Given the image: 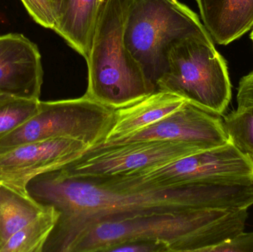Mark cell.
Listing matches in <instances>:
<instances>
[{
  "label": "cell",
  "mask_w": 253,
  "mask_h": 252,
  "mask_svg": "<svg viewBox=\"0 0 253 252\" xmlns=\"http://www.w3.org/2000/svg\"><path fill=\"white\" fill-rule=\"evenodd\" d=\"M26 192L39 204L59 213L42 252H70L84 232L103 222L184 210H248L253 204V185L245 180L120 186L72 177L60 168L33 179Z\"/></svg>",
  "instance_id": "cell-1"
},
{
  "label": "cell",
  "mask_w": 253,
  "mask_h": 252,
  "mask_svg": "<svg viewBox=\"0 0 253 252\" xmlns=\"http://www.w3.org/2000/svg\"><path fill=\"white\" fill-rule=\"evenodd\" d=\"M248 210H190L135 216L95 225L70 252H110L135 241L156 243L168 252H209L244 232Z\"/></svg>",
  "instance_id": "cell-2"
},
{
  "label": "cell",
  "mask_w": 253,
  "mask_h": 252,
  "mask_svg": "<svg viewBox=\"0 0 253 252\" xmlns=\"http://www.w3.org/2000/svg\"><path fill=\"white\" fill-rule=\"evenodd\" d=\"M127 0H103L99 6L87 59L88 84L84 96L117 109L156 91L124 40Z\"/></svg>",
  "instance_id": "cell-3"
},
{
  "label": "cell",
  "mask_w": 253,
  "mask_h": 252,
  "mask_svg": "<svg viewBox=\"0 0 253 252\" xmlns=\"http://www.w3.org/2000/svg\"><path fill=\"white\" fill-rule=\"evenodd\" d=\"M193 36L212 38L199 16L178 0H127L125 43L156 90L169 50Z\"/></svg>",
  "instance_id": "cell-4"
},
{
  "label": "cell",
  "mask_w": 253,
  "mask_h": 252,
  "mask_svg": "<svg viewBox=\"0 0 253 252\" xmlns=\"http://www.w3.org/2000/svg\"><path fill=\"white\" fill-rule=\"evenodd\" d=\"M156 90L173 93L204 110L222 115L231 101L232 85L225 59L212 38L189 37L175 44Z\"/></svg>",
  "instance_id": "cell-5"
},
{
  "label": "cell",
  "mask_w": 253,
  "mask_h": 252,
  "mask_svg": "<svg viewBox=\"0 0 253 252\" xmlns=\"http://www.w3.org/2000/svg\"><path fill=\"white\" fill-rule=\"evenodd\" d=\"M116 109L86 96L42 102L38 111L13 131L0 136V154L25 144L66 138L89 147L106 140L115 121Z\"/></svg>",
  "instance_id": "cell-6"
},
{
  "label": "cell",
  "mask_w": 253,
  "mask_h": 252,
  "mask_svg": "<svg viewBox=\"0 0 253 252\" xmlns=\"http://www.w3.org/2000/svg\"><path fill=\"white\" fill-rule=\"evenodd\" d=\"M98 179L110 184L153 186H174L221 179L253 180V162L229 142L164 165Z\"/></svg>",
  "instance_id": "cell-7"
},
{
  "label": "cell",
  "mask_w": 253,
  "mask_h": 252,
  "mask_svg": "<svg viewBox=\"0 0 253 252\" xmlns=\"http://www.w3.org/2000/svg\"><path fill=\"white\" fill-rule=\"evenodd\" d=\"M208 149L195 144L165 141L102 143L90 146L60 169L72 177H111L164 165Z\"/></svg>",
  "instance_id": "cell-8"
},
{
  "label": "cell",
  "mask_w": 253,
  "mask_h": 252,
  "mask_svg": "<svg viewBox=\"0 0 253 252\" xmlns=\"http://www.w3.org/2000/svg\"><path fill=\"white\" fill-rule=\"evenodd\" d=\"M89 146L66 138L25 144L0 154V183L22 193L37 176L58 170L78 158Z\"/></svg>",
  "instance_id": "cell-9"
},
{
  "label": "cell",
  "mask_w": 253,
  "mask_h": 252,
  "mask_svg": "<svg viewBox=\"0 0 253 252\" xmlns=\"http://www.w3.org/2000/svg\"><path fill=\"white\" fill-rule=\"evenodd\" d=\"M146 141L184 142L212 149L226 144L230 139L220 115L186 102L177 110L154 124L103 144H115Z\"/></svg>",
  "instance_id": "cell-10"
},
{
  "label": "cell",
  "mask_w": 253,
  "mask_h": 252,
  "mask_svg": "<svg viewBox=\"0 0 253 252\" xmlns=\"http://www.w3.org/2000/svg\"><path fill=\"white\" fill-rule=\"evenodd\" d=\"M42 83L37 44L22 34L0 36V93L40 99Z\"/></svg>",
  "instance_id": "cell-11"
},
{
  "label": "cell",
  "mask_w": 253,
  "mask_h": 252,
  "mask_svg": "<svg viewBox=\"0 0 253 252\" xmlns=\"http://www.w3.org/2000/svg\"><path fill=\"white\" fill-rule=\"evenodd\" d=\"M56 25L53 31L87 60L101 0H50Z\"/></svg>",
  "instance_id": "cell-12"
},
{
  "label": "cell",
  "mask_w": 253,
  "mask_h": 252,
  "mask_svg": "<svg viewBox=\"0 0 253 252\" xmlns=\"http://www.w3.org/2000/svg\"><path fill=\"white\" fill-rule=\"evenodd\" d=\"M204 26L214 41L227 45L253 27V0H196Z\"/></svg>",
  "instance_id": "cell-13"
},
{
  "label": "cell",
  "mask_w": 253,
  "mask_h": 252,
  "mask_svg": "<svg viewBox=\"0 0 253 252\" xmlns=\"http://www.w3.org/2000/svg\"><path fill=\"white\" fill-rule=\"evenodd\" d=\"M187 101L169 92L156 90L135 103L116 109L115 121L103 143L113 142L154 124Z\"/></svg>",
  "instance_id": "cell-14"
},
{
  "label": "cell",
  "mask_w": 253,
  "mask_h": 252,
  "mask_svg": "<svg viewBox=\"0 0 253 252\" xmlns=\"http://www.w3.org/2000/svg\"><path fill=\"white\" fill-rule=\"evenodd\" d=\"M28 194L0 183V252L10 237L48 209Z\"/></svg>",
  "instance_id": "cell-15"
},
{
  "label": "cell",
  "mask_w": 253,
  "mask_h": 252,
  "mask_svg": "<svg viewBox=\"0 0 253 252\" xmlns=\"http://www.w3.org/2000/svg\"><path fill=\"white\" fill-rule=\"evenodd\" d=\"M59 217V212L49 206L42 214L10 237L0 252H42Z\"/></svg>",
  "instance_id": "cell-16"
},
{
  "label": "cell",
  "mask_w": 253,
  "mask_h": 252,
  "mask_svg": "<svg viewBox=\"0 0 253 252\" xmlns=\"http://www.w3.org/2000/svg\"><path fill=\"white\" fill-rule=\"evenodd\" d=\"M40 103V99L0 93V136L13 131L35 115Z\"/></svg>",
  "instance_id": "cell-17"
},
{
  "label": "cell",
  "mask_w": 253,
  "mask_h": 252,
  "mask_svg": "<svg viewBox=\"0 0 253 252\" xmlns=\"http://www.w3.org/2000/svg\"><path fill=\"white\" fill-rule=\"evenodd\" d=\"M223 123L230 142L253 162V107L237 108Z\"/></svg>",
  "instance_id": "cell-18"
},
{
  "label": "cell",
  "mask_w": 253,
  "mask_h": 252,
  "mask_svg": "<svg viewBox=\"0 0 253 252\" xmlns=\"http://www.w3.org/2000/svg\"><path fill=\"white\" fill-rule=\"evenodd\" d=\"M39 25L49 29H54L56 25L54 15L52 10L50 0H21Z\"/></svg>",
  "instance_id": "cell-19"
},
{
  "label": "cell",
  "mask_w": 253,
  "mask_h": 252,
  "mask_svg": "<svg viewBox=\"0 0 253 252\" xmlns=\"http://www.w3.org/2000/svg\"><path fill=\"white\" fill-rule=\"evenodd\" d=\"M209 252H253V232H242L212 247Z\"/></svg>",
  "instance_id": "cell-20"
},
{
  "label": "cell",
  "mask_w": 253,
  "mask_h": 252,
  "mask_svg": "<svg viewBox=\"0 0 253 252\" xmlns=\"http://www.w3.org/2000/svg\"><path fill=\"white\" fill-rule=\"evenodd\" d=\"M237 102L238 108L253 107V71L240 80Z\"/></svg>",
  "instance_id": "cell-21"
},
{
  "label": "cell",
  "mask_w": 253,
  "mask_h": 252,
  "mask_svg": "<svg viewBox=\"0 0 253 252\" xmlns=\"http://www.w3.org/2000/svg\"><path fill=\"white\" fill-rule=\"evenodd\" d=\"M110 252H168L163 245L156 243L135 241L117 246Z\"/></svg>",
  "instance_id": "cell-22"
},
{
  "label": "cell",
  "mask_w": 253,
  "mask_h": 252,
  "mask_svg": "<svg viewBox=\"0 0 253 252\" xmlns=\"http://www.w3.org/2000/svg\"><path fill=\"white\" fill-rule=\"evenodd\" d=\"M251 40H252L253 45V31H252V33H251Z\"/></svg>",
  "instance_id": "cell-23"
},
{
  "label": "cell",
  "mask_w": 253,
  "mask_h": 252,
  "mask_svg": "<svg viewBox=\"0 0 253 252\" xmlns=\"http://www.w3.org/2000/svg\"><path fill=\"white\" fill-rule=\"evenodd\" d=\"M103 1V0H102V1Z\"/></svg>",
  "instance_id": "cell-24"
},
{
  "label": "cell",
  "mask_w": 253,
  "mask_h": 252,
  "mask_svg": "<svg viewBox=\"0 0 253 252\" xmlns=\"http://www.w3.org/2000/svg\"></svg>",
  "instance_id": "cell-25"
}]
</instances>
